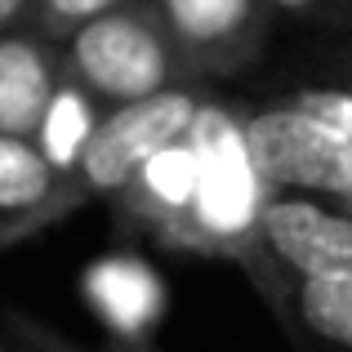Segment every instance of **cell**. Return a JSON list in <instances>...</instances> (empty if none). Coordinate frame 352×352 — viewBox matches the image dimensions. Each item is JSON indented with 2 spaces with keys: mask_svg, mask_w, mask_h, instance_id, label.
Returning a JSON list of instances; mask_svg holds the SVG:
<instances>
[{
  "mask_svg": "<svg viewBox=\"0 0 352 352\" xmlns=\"http://www.w3.org/2000/svg\"><path fill=\"white\" fill-rule=\"evenodd\" d=\"M197 183H201V161L192 138L161 147L134 179L112 197V214L125 232H147L161 245H174L192 214L197 201Z\"/></svg>",
  "mask_w": 352,
  "mask_h": 352,
  "instance_id": "cell-7",
  "label": "cell"
},
{
  "mask_svg": "<svg viewBox=\"0 0 352 352\" xmlns=\"http://www.w3.org/2000/svg\"><path fill=\"white\" fill-rule=\"evenodd\" d=\"M263 254L290 281L352 272V210H330L321 197L272 192L263 210Z\"/></svg>",
  "mask_w": 352,
  "mask_h": 352,
  "instance_id": "cell-6",
  "label": "cell"
},
{
  "mask_svg": "<svg viewBox=\"0 0 352 352\" xmlns=\"http://www.w3.org/2000/svg\"><path fill=\"white\" fill-rule=\"evenodd\" d=\"M5 330H9V339H14V352H89V348H80L76 339H67L63 330H54L50 321L32 317V312H23V308L5 312Z\"/></svg>",
  "mask_w": 352,
  "mask_h": 352,
  "instance_id": "cell-14",
  "label": "cell"
},
{
  "mask_svg": "<svg viewBox=\"0 0 352 352\" xmlns=\"http://www.w3.org/2000/svg\"><path fill=\"white\" fill-rule=\"evenodd\" d=\"M103 116H107V107L98 103L80 80H72L67 72H63V80H58V89H54L50 107H45L41 125H36V147L45 152V161L54 165L58 179L80 161V152H85V143L94 138V129H98Z\"/></svg>",
  "mask_w": 352,
  "mask_h": 352,
  "instance_id": "cell-9",
  "label": "cell"
},
{
  "mask_svg": "<svg viewBox=\"0 0 352 352\" xmlns=\"http://www.w3.org/2000/svg\"><path fill=\"white\" fill-rule=\"evenodd\" d=\"M32 5H36V0H0V32L32 23Z\"/></svg>",
  "mask_w": 352,
  "mask_h": 352,
  "instance_id": "cell-16",
  "label": "cell"
},
{
  "mask_svg": "<svg viewBox=\"0 0 352 352\" xmlns=\"http://www.w3.org/2000/svg\"><path fill=\"white\" fill-rule=\"evenodd\" d=\"M54 188H58V174L36 147V138L0 134V232L36 214Z\"/></svg>",
  "mask_w": 352,
  "mask_h": 352,
  "instance_id": "cell-10",
  "label": "cell"
},
{
  "mask_svg": "<svg viewBox=\"0 0 352 352\" xmlns=\"http://www.w3.org/2000/svg\"><path fill=\"white\" fill-rule=\"evenodd\" d=\"M276 18H294V23H348L352 0H267Z\"/></svg>",
  "mask_w": 352,
  "mask_h": 352,
  "instance_id": "cell-15",
  "label": "cell"
},
{
  "mask_svg": "<svg viewBox=\"0 0 352 352\" xmlns=\"http://www.w3.org/2000/svg\"><path fill=\"white\" fill-rule=\"evenodd\" d=\"M206 98H210L206 85L192 80V85H174V89H165V94L138 98V103L107 107V116L98 120L94 138H89L85 152H80V161L58 179V188L50 192V201H45L36 214H27L23 223L0 232V250L23 245V241L58 228L63 219L85 210L89 201H112L161 147L188 138V129H192V120H197Z\"/></svg>",
  "mask_w": 352,
  "mask_h": 352,
  "instance_id": "cell-2",
  "label": "cell"
},
{
  "mask_svg": "<svg viewBox=\"0 0 352 352\" xmlns=\"http://www.w3.org/2000/svg\"><path fill=\"white\" fill-rule=\"evenodd\" d=\"M192 80H223L254 67L272 32L267 0H156Z\"/></svg>",
  "mask_w": 352,
  "mask_h": 352,
  "instance_id": "cell-5",
  "label": "cell"
},
{
  "mask_svg": "<svg viewBox=\"0 0 352 352\" xmlns=\"http://www.w3.org/2000/svg\"><path fill=\"white\" fill-rule=\"evenodd\" d=\"M125 5V0H36L32 5V27L41 36H50V41H67L76 27L94 23L98 14H107V9Z\"/></svg>",
  "mask_w": 352,
  "mask_h": 352,
  "instance_id": "cell-12",
  "label": "cell"
},
{
  "mask_svg": "<svg viewBox=\"0 0 352 352\" xmlns=\"http://www.w3.org/2000/svg\"><path fill=\"white\" fill-rule=\"evenodd\" d=\"M285 103H294L308 116L326 120L335 134H344L352 143V85H299V89L285 94Z\"/></svg>",
  "mask_w": 352,
  "mask_h": 352,
  "instance_id": "cell-13",
  "label": "cell"
},
{
  "mask_svg": "<svg viewBox=\"0 0 352 352\" xmlns=\"http://www.w3.org/2000/svg\"><path fill=\"white\" fill-rule=\"evenodd\" d=\"M344 210H352V197H348V201H344Z\"/></svg>",
  "mask_w": 352,
  "mask_h": 352,
  "instance_id": "cell-18",
  "label": "cell"
},
{
  "mask_svg": "<svg viewBox=\"0 0 352 352\" xmlns=\"http://www.w3.org/2000/svg\"><path fill=\"white\" fill-rule=\"evenodd\" d=\"M63 80V45L32 23L0 32V134L36 138L45 107Z\"/></svg>",
  "mask_w": 352,
  "mask_h": 352,
  "instance_id": "cell-8",
  "label": "cell"
},
{
  "mask_svg": "<svg viewBox=\"0 0 352 352\" xmlns=\"http://www.w3.org/2000/svg\"><path fill=\"white\" fill-rule=\"evenodd\" d=\"M98 352H156L147 339H112V344H103Z\"/></svg>",
  "mask_w": 352,
  "mask_h": 352,
  "instance_id": "cell-17",
  "label": "cell"
},
{
  "mask_svg": "<svg viewBox=\"0 0 352 352\" xmlns=\"http://www.w3.org/2000/svg\"><path fill=\"white\" fill-rule=\"evenodd\" d=\"M192 147L201 161V183L192 214L183 223L174 250H192V254L228 258L250 272V281L272 299V308H285V276L267 263L263 254V210L272 201V188L258 174L254 156L245 143V120L232 103L223 98H206L197 120L188 129Z\"/></svg>",
  "mask_w": 352,
  "mask_h": 352,
  "instance_id": "cell-1",
  "label": "cell"
},
{
  "mask_svg": "<svg viewBox=\"0 0 352 352\" xmlns=\"http://www.w3.org/2000/svg\"><path fill=\"white\" fill-rule=\"evenodd\" d=\"M281 312L299 321L312 339L352 352V272L290 281Z\"/></svg>",
  "mask_w": 352,
  "mask_h": 352,
  "instance_id": "cell-11",
  "label": "cell"
},
{
  "mask_svg": "<svg viewBox=\"0 0 352 352\" xmlns=\"http://www.w3.org/2000/svg\"><path fill=\"white\" fill-rule=\"evenodd\" d=\"M245 120V143L258 174L272 192H299L321 201H348L352 197V143L308 116L303 107L276 103L241 112Z\"/></svg>",
  "mask_w": 352,
  "mask_h": 352,
  "instance_id": "cell-4",
  "label": "cell"
},
{
  "mask_svg": "<svg viewBox=\"0 0 352 352\" xmlns=\"http://www.w3.org/2000/svg\"><path fill=\"white\" fill-rule=\"evenodd\" d=\"M63 72L80 80L103 107H125L174 85H192V72L156 0H125L76 27L63 41Z\"/></svg>",
  "mask_w": 352,
  "mask_h": 352,
  "instance_id": "cell-3",
  "label": "cell"
},
{
  "mask_svg": "<svg viewBox=\"0 0 352 352\" xmlns=\"http://www.w3.org/2000/svg\"><path fill=\"white\" fill-rule=\"evenodd\" d=\"M0 352H9V348H5V344H0Z\"/></svg>",
  "mask_w": 352,
  "mask_h": 352,
  "instance_id": "cell-19",
  "label": "cell"
}]
</instances>
